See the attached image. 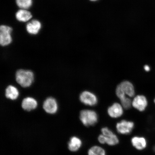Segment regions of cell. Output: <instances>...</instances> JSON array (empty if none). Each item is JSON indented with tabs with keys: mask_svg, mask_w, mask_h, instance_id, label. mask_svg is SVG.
I'll use <instances>...</instances> for the list:
<instances>
[{
	"mask_svg": "<svg viewBox=\"0 0 155 155\" xmlns=\"http://www.w3.org/2000/svg\"><path fill=\"white\" fill-rule=\"evenodd\" d=\"M15 79L20 86L27 88L30 86L33 82L34 75L32 71L19 69L15 74Z\"/></svg>",
	"mask_w": 155,
	"mask_h": 155,
	"instance_id": "6da1fadb",
	"label": "cell"
},
{
	"mask_svg": "<svg viewBox=\"0 0 155 155\" xmlns=\"http://www.w3.org/2000/svg\"><path fill=\"white\" fill-rule=\"evenodd\" d=\"M116 96L120 100L125 98L126 95L133 97L134 96L135 91L132 83L128 81H124L118 85L116 88Z\"/></svg>",
	"mask_w": 155,
	"mask_h": 155,
	"instance_id": "7a4b0ae2",
	"label": "cell"
},
{
	"mask_svg": "<svg viewBox=\"0 0 155 155\" xmlns=\"http://www.w3.org/2000/svg\"><path fill=\"white\" fill-rule=\"evenodd\" d=\"M79 118L83 124L87 127L94 125L98 121L97 114L94 110H82Z\"/></svg>",
	"mask_w": 155,
	"mask_h": 155,
	"instance_id": "3957f363",
	"label": "cell"
},
{
	"mask_svg": "<svg viewBox=\"0 0 155 155\" xmlns=\"http://www.w3.org/2000/svg\"><path fill=\"white\" fill-rule=\"evenodd\" d=\"M12 30V28L7 25H2L0 27V44L1 46H6L11 43Z\"/></svg>",
	"mask_w": 155,
	"mask_h": 155,
	"instance_id": "277c9868",
	"label": "cell"
},
{
	"mask_svg": "<svg viewBox=\"0 0 155 155\" xmlns=\"http://www.w3.org/2000/svg\"><path fill=\"white\" fill-rule=\"evenodd\" d=\"M134 123L133 122L122 120L116 124V130L120 134L128 135L132 131L134 127Z\"/></svg>",
	"mask_w": 155,
	"mask_h": 155,
	"instance_id": "5b68a950",
	"label": "cell"
},
{
	"mask_svg": "<svg viewBox=\"0 0 155 155\" xmlns=\"http://www.w3.org/2000/svg\"><path fill=\"white\" fill-rule=\"evenodd\" d=\"M101 131L102 134L106 137V144L110 146H114L119 143V140L117 136L108 127H103Z\"/></svg>",
	"mask_w": 155,
	"mask_h": 155,
	"instance_id": "8992f818",
	"label": "cell"
},
{
	"mask_svg": "<svg viewBox=\"0 0 155 155\" xmlns=\"http://www.w3.org/2000/svg\"><path fill=\"white\" fill-rule=\"evenodd\" d=\"M79 99L82 103L86 105L94 106L98 102L97 98L95 95L88 91H85L81 93Z\"/></svg>",
	"mask_w": 155,
	"mask_h": 155,
	"instance_id": "52a82bcc",
	"label": "cell"
},
{
	"mask_svg": "<svg viewBox=\"0 0 155 155\" xmlns=\"http://www.w3.org/2000/svg\"><path fill=\"white\" fill-rule=\"evenodd\" d=\"M43 107L47 113L50 114L56 113L58 110L57 101L53 97L47 98L44 102Z\"/></svg>",
	"mask_w": 155,
	"mask_h": 155,
	"instance_id": "ba28073f",
	"label": "cell"
},
{
	"mask_svg": "<svg viewBox=\"0 0 155 155\" xmlns=\"http://www.w3.org/2000/svg\"><path fill=\"white\" fill-rule=\"evenodd\" d=\"M148 104V101L146 97L141 95L136 96L132 101L133 107L141 112L144 111Z\"/></svg>",
	"mask_w": 155,
	"mask_h": 155,
	"instance_id": "9c48e42d",
	"label": "cell"
},
{
	"mask_svg": "<svg viewBox=\"0 0 155 155\" xmlns=\"http://www.w3.org/2000/svg\"><path fill=\"white\" fill-rule=\"evenodd\" d=\"M107 113L111 118H117L120 117L124 113L123 107L121 104L118 103H115L108 107Z\"/></svg>",
	"mask_w": 155,
	"mask_h": 155,
	"instance_id": "30bf717a",
	"label": "cell"
},
{
	"mask_svg": "<svg viewBox=\"0 0 155 155\" xmlns=\"http://www.w3.org/2000/svg\"><path fill=\"white\" fill-rule=\"evenodd\" d=\"M41 24L39 21L35 19L29 22L26 25V28L28 33L35 35L38 34L41 28Z\"/></svg>",
	"mask_w": 155,
	"mask_h": 155,
	"instance_id": "8fae6325",
	"label": "cell"
},
{
	"mask_svg": "<svg viewBox=\"0 0 155 155\" xmlns=\"http://www.w3.org/2000/svg\"><path fill=\"white\" fill-rule=\"evenodd\" d=\"M38 102L35 99L32 97H28L24 99L22 102V107L26 111H30L37 107Z\"/></svg>",
	"mask_w": 155,
	"mask_h": 155,
	"instance_id": "7c38bea8",
	"label": "cell"
},
{
	"mask_svg": "<svg viewBox=\"0 0 155 155\" xmlns=\"http://www.w3.org/2000/svg\"><path fill=\"white\" fill-rule=\"evenodd\" d=\"M131 143L133 146L138 150H142L146 148L147 142L144 137L135 136L131 139Z\"/></svg>",
	"mask_w": 155,
	"mask_h": 155,
	"instance_id": "4fadbf2b",
	"label": "cell"
},
{
	"mask_svg": "<svg viewBox=\"0 0 155 155\" xmlns=\"http://www.w3.org/2000/svg\"><path fill=\"white\" fill-rule=\"evenodd\" d=\"M32 17L31 13L26 9H19L15 13V17L16 19L20 22H28L31 19Z\"/></svg>",
	"mask_w": 155,
	"mask_h": 155,
	"instance_id": "5bb4252c",
	"label": "cell"
},
{
	"mask_svg": "<svg viewBox=\"0 0 155 155\" xmlns=\"http://www.w3.org/2000/svg\"><path fill=\"white\" fill-rule=\"evenodd\" d=\"M82 144V141L80 138L77 137H73L70 139L68 143V148L71 152H75L80 149Z\"/></svg>",
	"mask_w": 155,
	"mask_h": 155,
	"instance_id": "9a60e30c",
	"label": "cell"
},
{
	"mask_svg": "<svg viewBox=\"0 0 155 155\" xmlns=\"http://www.w3.org/2000/svg\"><path fill=\"white\" fill-rule=\"evenodd\" d=\"M5 95L7 98L14 100L18 98L19 92L18 89L16 87L10 85L6 89Z\"/></svg>",
	"mask_w": 155,
	"mask_h": 155,
	"instance_id": "2e32d148",
	"label": "cell"
},
{
	"mask_svg": "<svg viewBox=\"0 0 155 155\" xmlns=\"http://www.w3.org/2000/svg\"><path fill=\"white\" fill-rule=\"evenodd\" d=\"M88 155H106V152L102 147L95 145L89 149Z\"/></svg>",
	"mask_w": 155,
	"mask_h": 155,
	"instance_id": "e0dca14e",
	"label": "cell"
},
{
	"mask_svg": "<svg viewBox=\"0 0 155 155\" xmlns=\"http://www.w3.org/2000/svg\"><path fill=\"white\" fill-rule=\"evenodd\" d=\"M17 6L21 9H28L32 4V0H15Z\"/></svg>",
	"mask_w": 155,
	"mask_h": 155,
	"instance_id": "ac0fdd59",
	"label": "cell"
},
{
	"mask_svg": "<svg viewBox=\"0 0 155 155\" xmlns=\"http://www.w3.org/2000/svg\"><path fill=\"white\" fill-rule=\"evenodd\" d=\"M120 100L121 105L125 109H129L131 108V106H132V101L130 98L127 97Z\"/></svg>",
	"mask_w": 155,
	"mask_h": 155,
	"instance_id": "d6986e66",
	"label": "cell"
},
{
	"mask_svg": "<svg viewBox=\"0 0 155 155\" xmlns=\"http://www.w3.org/2000/svg\"><path fill=\"white\" fill-rule=\"evenodd\" d=\"M98 140L100 144H106V139L105 136L102 134L99 135Z\"/></svg>",
	"mask_w": 155,
	"mask_h": 155,
	"instance_id": "ffe728a7",
	"label": "cell"
},
{
	"mask_svg": "<svg viewBox=\"0 0 155 155\" xmlns=\"http://www.w3.org/2000/svg\"><path fill=\"white\" fill-rule=\"evenodd\" d=\"M144 70L147 71V72H149L150 71V68L148 65H145L144 67Z\"/></svg>",
	"mask_w": 155,
	"mask_h": 155,
	"instance_id": "44dd1931",
	"label": "cell"
},
{
	"mask_svg": "<svg viewBox=\"0 0 155 155\" xmlns=\"http://www.w3.org/2000/svg\"><path fill=\"white\" fill-rule=\"evenodd\" d=\"M90 1L94 2V1H97V0H90Z\"/></svg>",
	"mask_w": 155,
	"mask_h": 155,
	"instance_id": "7402d4cb",
	"label": "cell"
},
{
	"mask_svg": "<svg viewBox=\"0 0 155 155\" xmlns=\"http://www.w3.org/2000/svg\"><path fill=\"white\" fill-rule=\"evenodd\" d=\"M154 150L155 152V146L154 147Z\"/></svg>",
	"mask_w": 155,
	"mask_h": 155,
	"instance_id": "603a6c76",
	"label": "cell"
},
{
	"mask_svg": "<svg viewBox=\"0 0 155 155\" xmlns=\"http://www.w3.org/2000/svg\"><path fill=\"white\" fill-rule=\"evenodd\" d=\"M154 103L155 104V98L154 100Z\"/></svg>",
	"mask_w": 155,
	"mask_h": 155,
	"instance_id": "cb8c5ba5",
	"label": "cell"
}]
</instances>
